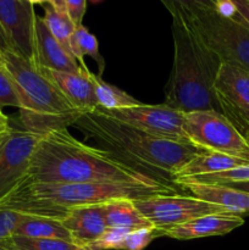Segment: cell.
<instances>
[{"mask_svg":"<svg viewBox=\"0 0 249 250\" xmlns=\"http://www.w3.org/2000/svg\"><path fill=\"white\" fill-rule=\"evenodd\" d=\"M22 180L37 183H164L131 167L106 149L87 146L67 128L42 136Z\"/></svg>","mask_w":249,"mask_h":250,"instance_id":"1","label":"cell"},{"mask_svg":"<svg viewBox=\"0 0 249 250\" xmlns=\"http://www.w3.org/2000/svg\"><path fill=\"white\" fill-rule=\"evenodd\" d=\"M73 126L97 139L104 149L131 167L151 178L173 185L176 173L202 153L189 143L156 138L103 114L99 109L84 112Z\"/></svg>","mask_w":249,"mask_h":250,"instance_id":"2","label":"cell"},{"mask_svg":"<svg viewBox=\"0 0 249 250\" xmlns=\"http://www.w3.org/2000/svg\"><path fill=\"white\" fill-rule=\"evenodd\" d=\"M160 194H176L173 185L136 183H37L21 180L0 199V209L62 220L72 208L119 199L137 200Z\"/></svg>","mask_w":249,"mask_h":250,"instance_id":"3","label":"cell"},{"mask_svg":"<svg viewBox=\"0 0 249 250\" xmlns=\"http://www.w3.org/2000/svg\"><path fill=\"white\" fill-rule=\"evenodd\" d=\"M172 38L173 65L164 104L185 114L217 110L214 84L221 60L180 17H172Z\"/></svg>","mask_w":249,"mask_h":250,"instance_id":"4","label":"cell"},{"mask_svg":"<svg viewBox=\"0 0 249 250\" xmlns=\"http://www.w3.org/2000/svg\"><path fill=\"white\" fill-rule=\"evenodd\" d=\"M183 21L222 63L249 71V24L238 14L228 19L214 9L197 12Z\"/></svg>","mask_w":249,"mask_h":250,"instance_id":"5","label":"cell"},{"mask_svg":"<svg viewBox=\"0 0 249 250\" xmlns=\"http://www.w3.org/2000/svg\"><path fill=\"white\" fill-rule=\"evenodd\" d=\"M2 60L19 97V110L42 115L75 111L58 88L31 61L12 50L2 54Z\"/></svg>","mask_w":249,"mask_h":250,"instance_id":"6","label":"cell"},{"mask_svg":"<svg viewBox=\"0 0 249 250\" xmlns=\"http://www.w3.org/2000/svg\"><path fill=\"white\" fill-rule=\"evenodd\" d=\"M183 131L188 143L199 150L249 161V142L217 110L186 112Z\"/></svg>","mask_w":249,"mask_h":250,"instance_id":"7","label":"cell"},{"mask_svg":"<svg viewBox=\"0 0 249 250\" xmlns=\"http://www.w3.org/2000/svg\"><path fill=\"white\" fill-rule=\"evenodd\" d=\"M142 215L155 227L160 237L167 229L190 220L214 214H228L224 208L192 195L160 194L133 200Z\"/></svg>","mask_w":249,"mask_h":250,"instance_id":"8","label":"cell"},{"mask_svg":"<svg viewBox=\"0 0 249 250\" xmlns=\"http://www.w3.org/2000/svg\"><path fill=\"white\" fill-rule=\"evenodd\" d=\"M99 110L111 119L129 125L156 138L188 143L183 131L185 112L172 109L165 104H139L124 109Z\"/></svg>","mask_w":249,"mask_h":250,"instance_id":"9","label":"cell"},{"mask_svg":"<svg viewBox=\"0 0 249 250\" xmlns=\"http://www.w3.org/2000/svg\"><path fill=\"white\" fill-rule=\"evenodd\" d=\"M214 94L219 112L249 141V71L222 63Z\"/></svg>","mask_w":249,"mask_h":250,"instance_id":"10","label":"cell"},{"mask_svg":"<svg viewBox=\"0 0 249 250\" xmlns=\"http://www.w3.org/2000/svg\"><path fill=\"white\" fill-rule=\"evenodd\" d=\"M36 17L28 0H0V26L12 51L36 63Z\"/></svg>","mask_w":249,"mask_h":250,"instance_id":"11","label":"cell"},{"mask_svg":"<svg viewBox=\"0 0 249 250\" xmlns=\"http://www.w3.org/2000/svg\"><path fill=\"white\" fill-rule=\"evenodd\" d=\"M42 136L11 129L0 148V199L26 176L37 144Z\"/></svg>","mask_w":249,"mask_h":250,"instance_id":"12","label":"cell"},{"mask_svg":"<svg viewBox=\"0 0 249 250\" xmlns=\"http://www.w3.org/2000/svg\"><path fill=\"white\" fill-rule=\"evenodd\" d=\"M39 70L58 88L73 109L88 112L98 107L94 88L89 78L90 71L66 72L43 67H39Z\"/></svg>","mask_w":249,"mask_h":250,"instance_id":"13","label":"cell"},{"mask_svg":"<svg viewBox=\"0 0 249 250\" xmlns=\"http://www.w3.org/2000/svg\"><path fill=\"white\" fill-rule=\"evenodd\" d=\"M36 63L37 67L66 72L84 71L76 59L53 37L43 17H36Z\"/></svg>","mask_w":249,"mask_h":250,"instance_id":"14","label":"cell"},{"mask_svg":"<svg viewBox=\"0 0 249 250\" xmlns=\"http://www.w3.org/2000/svg\"><path fill=\"white\" fill-rule=\"evenodd\" d=\"M103 204L72 208L61 220L63 226L72 236L76 246H89L106 231L107 226L103 211Z\"/></svg>","mask_w":249,"mask_h":250,"instance_id":"15","label":"cell"},{"mask_svg":"<svg viewBox=\"0 0 249 250\" xmlns=\"http://www.w3.org/2000/svg\"><path fill=\"white\" fill-rule=\"evenodd\" d=\"M244 224L242 216L232 214H214L190 220L180 226L172 227L163 233V236L178 241L205 238V237L224 236Z\"/></svg>","mask_w":249,"mask_h":250,"instance_id":"16","label":"cell"},{"mask_svg":"<svg viewBox=\"0 0 249 250\" xmlns=\"http://www.w3.org/2000/svg\"><path fill=\"white\" fill-rule=\"evenodd\" d=\"M181 187L188 189L192 197L215 204L226 210L228 214L243 216L249 215V194L228 186L182 183Z\"/></svg>","mask_w":249,"mask_h":250,"instance_id":"17","label":"cell"},{"mask_svg":"<svg viewBox=\"0 0 249 250\" xmlns=\"http://www.w3.org/2000/svg\"><path fill=\"white\" fill-rule=\"evenodd\" d=\"M249 165L248 160L236 158V156L225 155L212 151H202L190 161H188L180 171L175 175L173 181L177 178H188L194 176L208 175V173L221 172V171L231 170L238 166Z\"/></svg>","mask_w":249,"mask_h":250,"instance_id":"18","label":"cell"},{"mask_svg":"<svg viewBox=\"0 0 249 250\" xmlns=\"http://www.w3.org/2000/svg\"><path fill=\"white\" fill-rule=\"evenodd\" d=\"M105 222L107 227L138 229L144 227H154L137 209L131 199L111 200L103 204Z\"/></svg>","mask_w":249,"mask_h":250,"instance_id":"19","label":"cell"},{"mask_svg":"<svg viewBox=\"0 0 249 250\" xmlns=\"http://www.w3.org/2000/svg\"><path fill=\"white\" fill-rule=\"evenodd\" d=\"M15 236L29 237V238H48L73 243L72 236L66 229L60 220L50 217L26 215L21 224L17 226ZM75 244V243H73Z\"/></svg>","mask_w":249,"mask_h":250,"instance_id":"20","label":"cell"},{"mask_svg":"<svg viewBox=\"0 0 249 250\" xmlns=\"http://www.w3.org/2000/svg\"><path fill=\"white\" fill-rule=\"evenodd\" d=\"M83 114L84 112L80 111V110L59 115L32 114V112L20 110V119H21L24 128H26L24 131L44 136L51 131L67 128L71 125H75Z\"/></svg>","mask_w":249,"mask_h":250,"instance_id":"21","label":"cell"},{"mask_svg":"<svg viewBox=\"0 0 249 250\" xmlns=\"http://www.w3.org/2000/svg\"><path fill=\"white\" fill-rule=\"evenodd\" d=\"M71 54L84 71H89L84 61V56H90L98 65V76L102 77L105 70V60L99 51V43L97 37L90 33L89 29L83 24L76 27L71 37Z\"/></svg>","mask_w":249,"mask_h":250,"instance_id":"22","label":"cell"},{"mask_svg":"<svg viewBox=\"0 0 249 250\" xmlns=\"http://www.w3.org/2000/svg\"><path fill=\"white\" fill-rule=\"evenodd\" d=\"M89 78L92 81L93 88H94L95 98H97L99 109L116 110L142 104L131 94L120 89L116 85L110 84L95 73L90 72Z\"/></svg>","mask_w":249,"mask_h":250,"instance_id":"23","label":"cell"},{"mask_svg":"<svg viewBox=\"0 0 249 250\" xmlns=\"http://www.w3.org/2000/svg\"><path fill=\"white\" fill-rule=\"evenodd\" d=\"M44 6V22L54 38L61 44L66 51L71 54V37L75 32L76 26L70 19L67 12H61L54 9L50 4ZM72 55V54H71Z\"/></svg>","mask_w":249,"mask_h":250,"instance_id":"24","label":"cell"},{"mask_svg":"<svg viewBox=\"0 0 249 250\" xmlns=\"http://www.w3.org/2000/svg\"><path fill=\"white\" fill-rule=\"evenodd\" d=\"M249 181V165L238 166L231 170L221 171V172L208 173V175L194 176L188 178H177L173 181V185H182V183H200V185H217L228 186L233 183L248 182Z\"/></svg>","mask_w":249,"mask_h":250,"instance_id":"25","label":"cell"},{"mask_svg":"<svg viewBox=\"0 0 249 250\" xmlns=\"http://www.w3.org/2000/svg\"><path fill=\"white\" fill-rule=\"evenodd\" d=\"M78 246L60 239L29 238L14 236L10 242V250H76Z\"/></svg>","mask_w":249,"mask_h":250,"instance_id":"26","label":"cell"},{"mask_svg":"<svg viewBox=\"0 0 249 250\" xmlns=\"http://www.w3.org/2000/svg\"><path fill=\"white\" fill-rule=\"evenodd\" d=\"M172 17L189 19L197 12L216 9V0H160Z\"/></svg>","mask_w":249,"mask_h":250,"instance_id":"27","label":"cell"},{"mask_svg":"<svg viewBox=\"0 0 249 250\" xmlns=\"http://www.w3.org/2000/svg\"><path fill=\"white\" fill-rule=\"evenodd\" d=\"M26 214L9 209H0V247L9 249L11 238L15 236L17 226ZM10 250V249H9Z\"/></svg>","mask_w":249,"mask_h":250,"instance_id":"28","label":"cell"},{"mask_svg":"<svg viewBox=\"0 0 249 250\" xmlns=\"http://www.w3.org/2000/svg\"><path fill=\"white\" fill-rule=\"evenodd\" d=\"M131 229H117V227H107L106 231L93 243L85 248L89 250H121L122 242L124 241Z\"/></svg>","mask_w":249,"mask_h":250,"instance_id":"29","label":"cell"},{"mask_svg":"<svg viewBox=\"0 0 249 250\" xmlns=\"http://www.w3.org/2000/svg\"><path fill=\"white\" fill-rule=\"evenodd\" d=\"M160 237L155 227H144V229H133L126 236L122 242L121 250H144L151 241Z\"/></svg>","mask_w":249,"mask_h":250,"instance_id":"30","label":"cell"},{"mask_svg":"<svg viewBox=\"0 0 249 250\" xmlns=\"http://www.w3.org/2000/svg\"><path fill=\"white\" fill-rule=\"evenodd\" d=\"M5 106H12L20 109L19 97L15 90L14 83L10 78L9 73L4 67V61L0 63V109Z\"/></svg>","mask_w":249,"mask_h":250,"instance_id":"31","label":"cell"},{"mask_svg":"<svg viewBox=\"0 0 249 250\" xmlns=\"http://www.w3.org/2000/svg\"><path fill=\"white\" fill-rule=\"evenodd\" d=\"M66 11L75 26H81L87 11V0H65Z\"/></svg>","mask_w":249,"mask_h":250,"instance_id":"32","label":"cell"},{"mask_svg":"<svg viewBox=\"0 0 249 250\" xmlns=\"http://www.w3.org/2000/svg\"><path fill=\"white\" fill-rule=\"evenodd\" d=\"M215 10L219 15L228 17V19H232L238 14L232 0H216V9Z\"/></svg>","mask_w":249,"mask_h":250,"instance_id":"33","label":"cell"},{"mask_svg":"<svg viewBox=\"0 0 249 250\" xmlns=\"http://www.w3.org/2000/svg\"><path fill=\"white\" fill-rule=\"evenodd\" d=\"M239 16L249 24V0H232Z\"/></svg>","mask_w":249,"mask_h":250,"instance_id":"34","label":"cell"},{"mask_svg":"<svg viewBox=\"0 0 249 250\" xmlns=\"http://www.w3.org/2000/svg\"><path fill=\"white\" fill-rule=\"evenodd\" d=\"M11 129L12 128L9 126V122H2V124H0V148L2 146L4 142L6 141L7 136L10 134Z\"/></svg>","mask_w":249,"mask_h":250,"instance_id":"35","label":"cell"},{"mask_svg":"<svg viewBox=\"0 0 249 250\" xmlns=\"http://www.w3.org/2000/svg\"><path fill=\"white\" fill-rule=\"evenodd\" d=\"M9 50H11V48H10V44L4 33V29L0 26V55H2V54Z\"/></svg>","mask_w":249,"mask_h":250,"instance_id":"36","label":"cell"},{"mask_svg":"<svg viewBox=\"0 0 249 250\" xmlns=\"http://www.w3.org/2000/svg\"><path fill=\"white\" fill-rule=\"evenodd\" d=\"M48 4H50L51 6L55 10L61 12H67L66 11V2L65 0H48Z\"/></svg>","mask_w":249,"mask_h":250,"instance_id":"37","label":"cell"},{"mask_svg":"<svg viewBox=\"0 0 249 250\" xmlns=\"http://www.w3.org/2000/svg\"><path fill=\"white\" fill-rule=\"evenodd\" d=\"M228 187L234 188V189L241 190V192L248 193L249 194V181L248 182H241V183H233V185H228Z\"/></svg>","mask_w":249,"mask_h":250,"instance_id":"38","label":"cell"},{"mask_svg":"<svg viewBox=\"0 0 249 250\" xmlns=\"http://www.w3.org/2000/svg\"><path fill=\"white\" fill-rule=\"evenodd\" d=\"M32 5H44L46 2L48 4V0H28Z\"/></svg>","mask_w":249,"mask_h":250,"instance_id":"39","label":"cell"},{"mask_svg":"<svg viewBox=\"0 0 249 250\" xmlns=\"http://www.w3.org/2000/svg\"><path fill=\"white\" fill-rule=\"evenodd\" d=\"M2 122H9V119H7L6 115H5L4 112L1 111V109H0V124H2Z\"/></svg>","mask_w":249,"mask_h":250,"instance_id":"40","label":"cell"},{"mask_svg":"<svg viewBox=\"0 0 249 250\" xmlns=\"http://www.w3.org/2000/svg\"><path fill=\"white\" fill-rule=\"evenodd\" d=\"M89 1L92 2V4H100V2H103L104 0H89Z\"/></svg>","mask_w":249,"mask_h":250,"instance_id":"41","label":"cell"},{"mask_svg":"<svg viewBox=\"0 0 249 250\" xmlns=\"http://www.w3.org/2000/svg\"><path fill=\"white\" fill-rule=\"evenodd\" d=\"M76 250H89V249L85 248V247H78V248L76 249Z\"/></svg>","mask_w":249,"mask_h":250,"instance_id":"42","label":"cell"},{"mask_svg":"<svg viewBox=\"0 0 249 250\" xmlns=\"http://www.w3.org/2000/svg\"><path fill=\"white\" fill-rule=\"evenodd\" d=\"M2 61H4L2 60V55H0V63H2Z\"/></svg>","mask_w":249,"mask_h":250,"instance_id":"43","label":"cell"},{"mask_svg":"<svg viewBox=\"0 0 249 250\" xmlns=\"http://www.w3.org/2000/svg\"><path fill=\"white\" fill-rule=\"evenodd\" d=\"M0 250H9V249H5V248H1V247H0Z\"/></svg>","mask_w":249,"mask_h":250,"instance_id":"44","label":"cell"},{"mask_svg":"<svg viewBox=\"0 0 249 250\" xmlns=\"http://www.w3.org/2000/svg\"><path fill=\"white\" fill-rule=\"evenodd\" d=\"M248 142H249V141H248Z\"/></svg>","mask_w":249,"mask_h":250,"instance_id":"45","label":"cell"}]
</instances>
